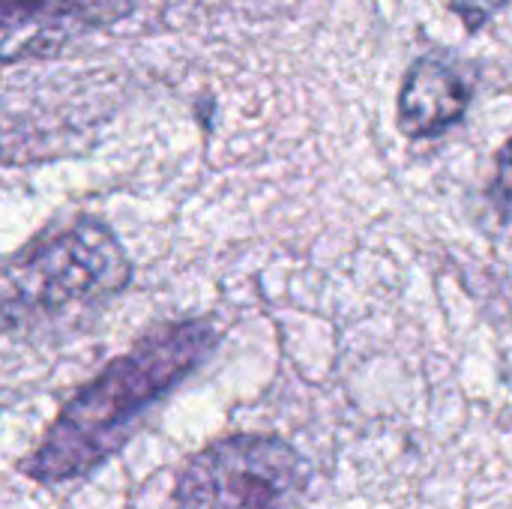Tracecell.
<instances>
[{
	"mask_svg": "<svg viewBox=\"0 0 512 509\" xmlns=\"http://www.w3.org/2000/svg\"><path fill=\"white\" fill-rule=\"evenodd\" d=\"M129 282L132 261L108 222H54L0 258V333L36 336L66 327L123 294Z\"/></svg>",
	"mask_w": 512,
	"mask_h": 509,
	"instance_id": "7a4b0ae2",
	"label": "cell"
},
{
	"mask_svg": "<svg viewBox=\"0 0 512 509\" xmlns=\"http://www.w3.org/2000/svg\"><path fill=\"white\" fill-rule=\"evenodd\" d=\"M495 198L512 207V141L498 153V174H495V186H492Z\"/></svg>",
	"mask_w": 512,
	"mask_h": 509,
	"instance_id": "52a82bcc",
	"label": "cell"
},
{
	"mask_svg": "<svg viewBox=\"0 0 512 509\" xmlns=\"http://www.w3.org/2000/svg\"><path fill=\"white\" fill-rule=\"evenodd\" d=\"M216 345L219 327L210 318L153 327L60 408L21 462V474L57 486L96 471L135 435L147 411L210 360Z\"/></svg>",
	"mask_w": 512,
	"mask_h": 509,
	"instance_id": "6da1fadb",
	"label": "cell"
},
{
	"mask_svg": "<svg viewBox=\"0 0 512 509\" xmlns=\"http://www.w3.org/2000/svg\"><path fill=\"white\" fill-rule=\"evenodd\" d=\"M471 93L474 87L465 66L441 54H426L408 69L402 81L396 123L402 135L414 141L435 138L465 117Z\"/></svg>",
	"mask_w": 512,
	"mask_h": 509,
	"instance_id": "5b68a950",
	"label": "cell"
},
{
	"mask_svg": "<svg viewBox=\"0 0 512 509\" xmlns=\"http://www.w3.org/2000/svg\"><path fill=\"white\" fill-rule=\"evenodd\" d=\"M306 486V462L276 435H231L195 453L168 509H288Z\"/></svg>",
	"mask_w": 512,
	"mask_h": 509,
	"instance_id": "3957f363",
	"label": "cell"
},
{
	"mask_svg": "<svg viewBox=\"0 0 512 509\" xmlns=\"http://www.w3.org/2000/svg\"><path fill=\"white\" fill-rule=\"evenodd\" d=\"M138 0H0V63L51 57L120 24Z\"/></svg>",
	"mask_w": 512,
	"mask_h": 509,
	"instance_id": "277c9868",
	"label": "cell"
},
{
	"mask_svg": "<svg viewBox=\"0 0 512 509\" xmlns=\"http://www.w3.org/2000/svg\"><path fill=\"white\" fill-rule=\"evenodd\" d=\"M510 0H450V9L468 30H480L489 18H495Z\"/></svg>",
	"mask_w": 512,
	"mask_h": 509,
	"instance_id": "8992f818",
	"label": "cell"
}]
</instances>
